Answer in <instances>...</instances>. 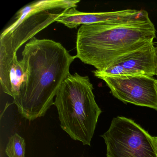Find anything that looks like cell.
Segmentation results:
<instances>
[{"mask_svg": "<svg viewBox=\"0 0 157 157\" xmlns=\"http://www.w3.org/2000/svg\"><path fill=\"white\" fill-rule=\"evenodd\" d=\"M25 76L13 103L24 118L33 121L45 115L54 104L65 80L70 75L71 65L77 58L60 43L34 37L22 53Z\"/></svg>", "mask_w": 157, "mask_h": 157, "instance_id": "obj_1", "label": "cell"}, {"mask_svg": "<svg viewBox=\"0 0 157 157\" xmlns=\"http://www.w3.org/2000/svg\"><path fill=\"white\" fill-rule=\"evenodd\" d=\"M156 30L148 13L140 10L128 18L82 25L76 40V57L102 71L127 54L153 43Z\"/></svg>", "mask_w": 157, "mask_h": 157, "instance_id": "obj_2", "label": "cell"}, {"mask_svg": "<svg viewBox=\"0 0 157 157\" xmlns=\"http://www.w3.org/2000/svg\"><path fill=\"white\" fill-rule=\"evenodd\" d=\"M88 76L75 73L65 80L56 96L61 128L72 139L90 146L102 111Z\"/></svg>", "mask_w": 157, "mask_h": 157, "instance_id": "obj_3", "label": "cell"}, {"mask_svg": "<svg viewBox=\"0 0 157 157\" xmlns=\"http://www.w3.org/2000/svg\"><path fill=\"white\" fill-rule=\"evenodd\" d=\"M79 0H44L29 3L19 10L15 21L0 36V54H16L21 46L56 21L65 11L77 7Z\"/></svg>", "mask_w": 157, "mask_h": 157, "instance_id": "obj_4", "label": "cell"}, {"mask_svg": "<svg viewBox=\"0 0 157 157\" xmlns=\"http://www.w3.org/2000/svg\"><path fill=\"white\" fill-rule=\"evenodd\" d=\"M101 137L107 157H157V142L132 119L114 117L109 129Z\"/></svg>", "mask_w": 157, "mask_h": 157, "instance_id": "obj_5", "label": "cell"}, {"mask_svg": "<svg viewBox=\"0 0 157 157\" xmlns=\"http://www.w3.org/2000/svg\"><path fill=\"white\" fill-rule=\"evenodd\" d=\"M114 97L124 103L145 106L157 111V79L146 76L104 77Z\"/></svg>", "mask_w": 157, "mask_h": 157, "instance_id": "obj_6", "label": "cell"}, {"mask_svg": "<svg viewBox=\"0 0 157 157\" xmlns=\"http://www.w3.org/2000/svg\"><path fill=\"white\" fill-rule=\"evenodd\" d=\"M95 77L146 76L153 77L157 73V53L154 44L127 54L102 71H93Z\"/></svg>", "mask_w": 157, "mask_h": 157, "instance_id": "obj_7", "label": "cell"}, {"mask_svg": "<svg viewBox=\"0 0 157 157\" xmlns=\"http://www.w3.org/2000/svg\"><path fill=\"white\" fill-rule=\"evenodd\" d=\"M140 11L126 10L107 12L84 13L79 11L76 7H73L65 11L56 22L72 29L81 25L94 24L128 18L137 14Z\"/></svg>", "mask_w": 157, "mask_h": 157, "instance_id": "obj_8", "label": "cell"}, {"mask_svg": "<svg viewBox=\"0 0 157 157\" xmlns=\"http://www.w3.org/2000/svg\"><path fill=\"white\" fill-rule=\"evenodd\" d=\"M25 76L23 64L17 54H0V82L5 93L13 99L18 96Z\"/></svg>", "mask_w": 157, "mask_h": 157, "instance_id": "obj_9", "label": "cell"}, {"mask_svg": "<svg viewBox=\"0 0 157 157\" xmlns=\"http://www.w3.org/2000/svg\"><path fill=\"white\" fill-rule=\"evenodd\" d=\"M8 157H25V142L24 139L17 133L9 138L5 149Z\"/></svg>", "mask_w": 157, "mask_h": 157, "instance_id": "obj_10", "label": "cell"}, {"mask_svg": "<svg viewBox=\"0 0 157 157\" xmlns=\"http://www.w3.org/2000/svg\"><path fill=\"white\" fill-rule=\"evenodd\" d=\"M155 139H156V141H157V136L155 137Z\"/></svg>", "mask_w": 157, "mask_h": 157, "instance_id": "obj_11", "label": "cell"}, {"mask_svg": "<svg viewBox=\"0 0 157 157\" xmlns=\"http://www.w3.org/2000/svg\"><path fill=\"white\" fill-rule=\"evenodd\" d=\"M156 51H157V47H156Z\"/></svg>", "mask_w": 157, "mask_h": 157, "instance_id": "obj_12", "label": "cell"}, {"mask_svg": "<svg viewBox=\"0 0 157 157\" xmlns=\"http://www.w3.org/2000/svg\"><path fill=\"white\" fill-rule=\"evenodd\" d=\"M156 76H157V74H156Z\"/></svg>", "mask_w": 157, "mask_h": 157, "instance_id": "obj_13", "label": "cell"}, {"mask_svg": "<svg viewBox=\"0 0 157 157\" xmlns=\"http://www.w3.org/2000/svg\"></svg>", "mask_w": 157, "mask_h": 157, "instance_id": "obj_14", "label": "cell"}, {"mask_svg": "<svg viewBox=\"0 0 157 157\" xmlns=\"http://www.w3.org/2000/svg\"></svg>", "mask_w": 157, "mask_h": 157, "instance_id": "obj_15", "label": "cell"}]
</instances>
